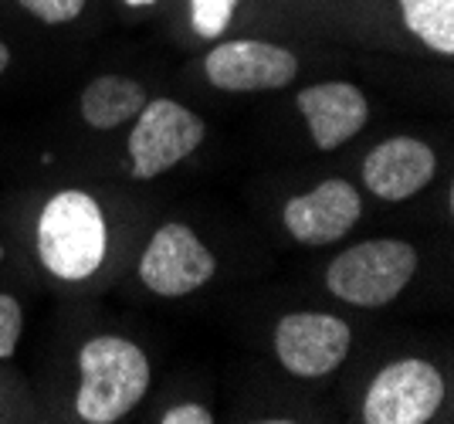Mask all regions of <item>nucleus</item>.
I'll return each mask as SVG.
<instances>
[{
    "instance_id": "10",
    "label": "nucleus",
    "mask_w": 454,
    "mask_h": 424,
    "mask_svg": "<svg viewBox=\"0 0 454 424\" xmlns=\"http://www.w3.org/2000/svg\"><path fill=\"white\" fill-rule=\"evenodd\" d=\"M437 174V156L414 136H390L363 160V184L380 200H407L420 193Z\"/></svg>"
},
{
    "instance_id": "7",
    "label": "nucleus",
    "mask_w": 454,
    "mask_h": 424,
    "mask_svg": "<svg viewBox=\"0 0 454 424\" xmlns=\"http://www.w3.org/2000/svg\"><path fill=\"white\" fill-rule=\"evenodd\" d=\"M353 329L329 312H288L275 326V353L288 373L316 381L346 360Z\"/></svg>"
},
{
    "instance_id": "13",
    "label": "nucleus",
    "mask_w": 454,
    "mask_h": 424,
    "mask_svg": "<svg viewBox=\"0 0 454 424\" xmlns=\"http://www.w3.org/2000/svg\"><path fill=\"white\" fill-rule=\"evenodd\" d=\"M407 31L431 51L454 55V0H397Z\"/></svg>"
},
{
    "instance_id": "12",
    "label": "nucleus",
    "mask_w": 454,
    "mask_h": 424,
    "mask_svg": "<svg viewBox=\"0 0 454 424\" xmlns=\"http://www.w3.org/2000/svg\"><path fill=\"white\" fill-rule=\"evenodd\" d=\"M146 106V89L126 75H98L92 78L82 98H78V113L85 119V126H92L98 133H109L126 126L136 113Z\"/></svg>"
},
{
    "instance_id": "6",
    "label": "nucleus",
    "mask_w": 454,
    "mask_h": 424,
    "mask_svg": "<svg viewBox=\"0 0 454 424\" xmlns=\"http://www.w3.org/2000/svg\"><path fill=\"white\" fill-rule=\"evenodd\" d=\"M214 271H217L214 251L197 238L193 228L176 221L156 228L139 258V282L163 299H180L204 289Z\"/></svg>"
},
{
    "instance_id": "5",
    "label": "nucleus",
    "mask_w": 454,
    "mask_h": 424,
    "mask_svg": "<svg viewBox=\"0 0 454 424\" xmlns=\"http://www.w3.org/2000/svg\"><path fill=\"white\" fill-rule=\"evenodd\" d=\"M444 404V377L427 360H394L373 377L363 397L366 424H424Z\"/></svg>"
},
{
    "instance_id": "14",
    "label": "nucleus",
    "mask_w": 454,
    "mask_h": 424,
    "mask_svg": "<svg viewBox=\"0 0 454 424\" xmlns=\"http://www.w3.org/2000/svg\"><path fill=\"white\" fill-rule=\"evenodd\" d=\"M241 0H190V24L200 38H221Z\"/></svg>"
},
{
    "instance_id": "8",
    "label": "nucleus",
    "mask_w": 454,
    "mask_h": 424,
    "mask_svg": "<svg viewBox=\"0 0 454 424\" xmlns=\"http://www.w3.org/2000/svg\"><path fill=\"white\" fill-rule=\"evenodd\" d=\"M204 75L221 92H271L299 75V59L271 41H221L204 59Z\"/></svg>"
},
{
    "instance_id": "17",
    "label": "nucleus",
    "mask_w": 454,
    "mask_h": 424,
    "mask_svg": "<svg viewBox=\"0 0 454 424\" xmlns=\"http://www.w3.org/2000/svg\"><path fill=\"white\" fill-rule=\"evenodd\" d=\"M163 424H214V414H210L204 404H173L163 411Z\"/></svg>"
},
{
    "instance_id": "3",
    "label": "nucleus",
    "mask_w": 454,
    "mask_h": 424,
    "mask_svg": "<svg viewBox=\"0 0 454 424\" xmlns=\"http://www.w3.org/2000/svg\"><path fill=\"white\" fill-rule=\"evenodd\" d=\"M417 271V248L400 238H370L340 251L329 269V292L360 309H380L394 302Z\"/></svg>"
},
{
    "instance_id": "15",
    "label": "nucleus",
    "mask_w": 454,
    "mask_h": 424,
    "mask_svg": "<svg viewBox=\"0 0 454 424\" xmlns=\"http://www.w3.org/2000/svg\"><path fill=\"white\" fill-rule=\"evenodd\" d=\"M18 4L31 18H38L41 24L58 27V24H72L85 11L89 0H18Z\"/></svg>"
},
{
    "instance_id": "9",
    "label": "nucleus",
    "mask_w": 454,
    "mask_h": 424,
    "mask_svg": "<svg viewBox=\"0 0 454 424\" xmlns=\"http://www.w3.org/2000/svg\"><path fill=\"white\" fill-rule=\"evenodd\" d=\"M360 214V191L342 177H329V180L316 184L312 191L292 197L285 204L282 221L285 232L292 234L295 241L322 248V245H333V241H340L342 234L353 232Z\"/></svg>"
},
{
    "instance_id": "11",
    "label": "nucleus",
    "mask_w": 454,
    "mask_h": 424,
    "mask_svg": "<svg viewBox=\"0 0 454 424\" xmlns=\"http://www.w3.org/2000/svg\"><path fill=\"white\" fill-rule=\"evenodd\" d=\"M299 113L309 122V136L322 153L340 150L370 122V102L353 82H316L299 92Z\"/></svg>"
},
{
    "instance_id": "16",
    "label": "nucleus",
    "mask_w": 454,
    "mask_h": 424,
    "mask_svg": "<svg viewBox=\"0 0 454 424\" xmlns=\"http://www.w3.org/2000/svg\"><path fill=\"white\" fill-rule=\"evenodd\" d=\"M20 329H24V312L14 295L0 292V360L14 357L20 343Z\"/></svg>"
},
{
    "instance_id": "18",
    "label": "nucleus",
    "mask_w": 454,
    "mask_h": 424,
    "mask_svg": "<svg viewBox=\"0 0 454 424\" xmlns=\"http://www.w3.org/2000/svg\"><path fill=\"white\" fill-rule=\"evenodd\" d=\"M7 65H11V48H7L4 41H0V75L7 72Z\"/></svg>"
},
{
    "instance_id": "2",
    "label": "nucleus",
    "mask_w": 454,
    "mask_h": 424,
    "mask_svg": "<svg viewBox=\"0 0 454 424\" xmlns=\"http://www.w3.org/2000/svg\"><path fill=\"white\" fill-rule=\"evenodd\" d=\"M78 373L75 414L89 424H115L150 390V360L126 336H92L78 349Z\"/></svg>"
},
{
    "instance_id": "1",
    "label": "nucleus",
    "mask_w": 454,
    "mask_h": 424,
    "mask_svg": "<svg viewBox=\"0 0 454 424\" xmlns=\"http://www.w3.org/2000/svg\"><path fill=\"white\" fill-rule=\"evenodd\" d=\"M109 228L92 193L58 191L38 214V258L61 282H85L106 262Z\"/></svg>"
},
{
    "instance_id": "4",
    "label": "nucleus",
    "mask_w": 454,
    "mask_h": 424,
    "mask_svg": "<svg viewBox=\"0 0 454 424\" xmlns=\"http://www.w3.org/2000/svg\"><path fill=\"white\" fill-rule=\"evenodd\" d=\"M207 136V122L193 109L173 98H146V106L136 113V126L129 133V167L136 180L173 170L180 160H187Z\"/></svg>"
},
{
    "instance_id": "19",
    "label": "nucleus",
    "mask_w": 454,
    "mask_h": 424,
    "mask_svg": "<svg viewBox=\"0 0 454 424\" xmlns=\"http://www.w3.org/2000/svg\"><path fill=\"white\" fill-rule=\"evenodd\" d=\"M122 4H129V7H150L156 0H122Z\"/></svg>"
}]
</instances>
